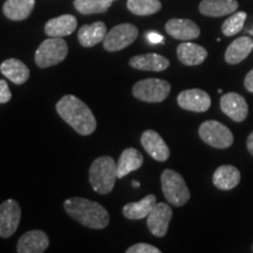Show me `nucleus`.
Here are the masks:
<instances>
[{
    "mask_svg": "<svg viewBox=\"0 0 253 253\" xmlns=\"http://www.w3.org/2000/svg\"><path fill=\"white\" fill-rule=\"evenodd\" d=\"M126 253H161V250L156 246L147 244V243H138L126 249Z\"/></svg>",
    "mask_w": 253,
    "mask_h": 253,
    "instance_id": "nucleus-30",
    "label": "nucleus"
},
{
    "mask_svg": "<svg viewBox=\"0 0 253 253\" xmlns=\"http://www.w3.org/2000/svg\"><path fill=\"white\" fill-rule=\"evenodd\" d=\"M166 31L173 39L182 41L195 40L201 34L199 27L189 19H170L166 24Z\"/></svg>",
    "mask_w": 253,
    "mask_h": 253,
    "instance_id": "nucleus-15",
    "label": "nucleus"
},
{
    "mask_svg": "<svg viewBox=\"0 0 253 253\" xmlns=\"http://www.w3.org/2000/svg\"><path fill=\"white\" fill-rule=\"evenodd\" d=\"M138 37V30L132 24H121L113 27L103 40L104 49L108 52H119L130 46Z\"/></svg>",
    "mask_w": 253,
    "mask_h": 253,
    "instance_id": "nucleus-8",
    "label": "nucleus"
},
{
    "mask_svg": "<svg viewBox=\"0 0 253 253\" xmlns=\"http://www.w3.org/2000/svg\"><path fill=\"white\" fill-rule=\"evenodd\" d=\"M220 109L235 122L245 121L249 114V106L246 100L242 95L233 93V91H230L221 96Z\"/></svg>",
    "mask_w": 253,
    "mask_h": 253,
    "instance_id": "nucleus-12",
    "label": "nucleus"
},
{
    "mask_svg": "<svg viewBox=\"0 0 253 253\" xmlns=\"http://www.w3.org/2000/svg\"><path fill=\"white\" fill-rule=\"evenodd\" d=\"M106 36L107 26L102 21H96L91 25H84L78 33L79 42L81 43V46L87 47V48L103 42Z\"/></svg>",
    "mask_w": 253,
    "mask_h": 253,
    "instance_id": "nucleus-20",
    "label": "nucleus"
},
{
    "mask_svg": "<svg viewBox=\"0 0 253 253\" xmlns=\"http://www.w3.org/2000/svg\"><path fill=\"white\" fill-rule=\"evenodd\" d=\"M237 0H202L199 4V12L207 17H224L232 14L238 9Z\"/></svg>",
    "mask_w": 253,
    "mask_h": 253,
    "instance_id": "nucleus-18",
    "label": "nucleus"
},
{
    "mask_svg": "<svg viewBox=\"0 0 253 253\" xmlns=\"http://www.w3.org/2000/svg\"><path fill=\"white\" fill-rule=\"evenodd\" d=\"M21 218V208L17 201L7 199L0 204V237L9 238L17 231Z\"/></svg>",
    "mask_w": 253,
    "mask_h": 253,
    "instance_id": "nucleus-9",
    "label": "nucleus"
},
{
    "mask_svg": "<svg viewBox=\"0 0 253 253\" xmlns=\"http://www.w3.org/2000/svg\"><path fill=\"white\" fill-rule=\"evenodd\" d=\"M245 88L249 91L253 93V68L248 73V75L245 77V81H244Z\"/></svg>",
    "mask_w": 253,
    "mask_h": 253,
    "instance_id": "nucleus-33",
    "label": "nucleus"
},
{
    "mask_svg": "<svg viewBox=\"0 0 253 253\" xmlns=\"http://www.w3.org/2000/svg\"><path fill=\"white\" fill-rule=\"evenodd\" d=\"M147 38L151 43H162L164 40V38L161 34H158L157 32H149L147 34Z\"/></svg>",
    "mask_w": 253,
    "mask_h": 253,
    "instance_id": "nucleus-32",
    "label": "nucleus"
},
{
    "mask_svg": "<svg viewBox=\"0 0 253 253\" xmlns=\"http://www.w3.org/2000/svg\"><path fill=\"white\" fill-rule=\"evenodd\" d=\"M141 144L144 150L158 162H166L170 157V149L162 136L155 130L148 129L141 136Z\"/></svg>",
    "mask_w": 253,
    "mask_h": 253,
    "instance_id": "nucleus-13",
    "label": "nucleus"
},
{
    "mask_svg": "<svg viewBox=\"0 0 253 253\" xmlns=\"http://www.w3.org/2000/svg\"><path fill=\"white\" fill-rule=\"evenodd\" d=\"M78 20L74 15L63 14L58 18H53L45 25V33L49 38H63L71 36L77 30Z\"/></svg>",
    "mask_w": 253,
    "mask_h": 253,
    "instance_id": "nucleus-16",
    "label": "nucleus"
},
{
    "mask_svg": "<svg viewBox=\"0 0 253 253\" xmlns=\"http://www.w3.org/2000/svg\"><path fill=\"white\" fill-rule=\"evenodd\" d=\"M143 162V156L135 148H128L123 150L118 162V178H123L128 173L140 169Z\"/></svg>",
    "mask_w": 253,
    "mask_h": 253,
    "instance_id": "nucleus-26",
    "label": "nucleus"
},
{
    "mask_svg": "<svg viewBox=\"0 0 253 253\" xmlns=\"http://www.w3.org/2000/svg\"><path fill=\"white\" fill-rule=\"evenodd\" d=\"M126 7L132 14L151 15L162 8V2L160 0H128Z\"/></svg>",
    "mask_w": 253,
    "mask_h": 253,
    "instance_id": "nucleus-28",
    "label": "nucleus"
},
{
    "mask_svg": "<svg viewBox=\"0 0 253 253\" xmlns=\"http://www.w3.org/2000/svg\"><path fill=\"white\" fill-rule=\"evenodd\" d=\"M246 145H248V150L249 153L252 155L253 156V131L251 132V134L249 135L248 137V142H246Z\"/></svg>",
    "mask_w": 253,
    "mask_h": 253,
    "instance_id": "nucleus-34",
    "label": "nucleus"
},
{
    "mask_svg": "<svg viewBox=\"0 0 253 253\" xmlns=\"http://www.w3.org/2000/svg\"><path fill=\"white\" fill-rule=\"evenodd\" d=\"M118 179V163L109 156H101L91 163L89 183L95 191L107 195L113 191Z\"/></svg>",
    "mask_w": 253,
    "mask_h": 253,
    "instance_id": "nucleus-3",
    "label": "nucleus"
},
{
    "mask_svg": "<svg viewBox=\"0 0 253 253\" xmlns=\"http://www.w3.org/2000/svg\"><path fill=\"white\" fill-rule=\"evenodd\" d=\"M162 191L168 203L179 208L185 205L190 199V191L181 173L166 169L161 176Z\"/></svg>",
    "mask_w": 253,
    "mask_h": 253,
    "instance_id": "nucleus-4",
    "label": "nucleus"
},
{
    "mask_svg": "<svg viewBox=\"0 0 253 253\" xmlns=\"http://www.w3.org/2000/svg\"><path fill=\"white\" fill-rule=\"evenodd\" d=\"M253 49V40L249 37H240L231 42L225 52V61L229 65H237L250 55Z\"/></svg>",
    "mask_w": 253,
    "mask_h": 253,
    "instance_id": "nucleus-23",
    "label": "nucleus"
},
{
    "mask_svg": "<svg viewBox=\"0 0 253 253\" xmlns=\"http://www.w3.org/2000/svg\"><path fill=\"white\" fill-rule=\"evenodd\" d=\"M171 218L172 210L169 205L166 203H156L147 217V225L151 235L158 238L166 236Z\"/></svg>",
    "mask_w": 253,
    "mask_h": 253,
    "instance_id": "nucleus-10",
    "label": "nucleus"
},
{
    "mask_svg": "<svg viewBox=\"0 0 253 253\" xmlns=\"http://www.w3.org/2000/svg\"><path fill=\"white\" fill-rule=\"evenodd\" d=\"M68 54V46L62 38H49L38 47L34 60L39 68H48L58 65Z\"/></svg>",
    "mask_w": 253,
    "mask_h": 253,
    "instance_id": "nucleus-5",
    "label": "nucleus"
},
{
    "mask_svg": "<svg viewBox=\"0 0 253 253\" xmlns=\"http://www.w3.org/2000/svg\"><path fill=\"white\" fill-rule=\"evenodd\" d=\"M156 196L155 195H148L145 196L143 199L138 202H134V203H128L125 205L122 212L123 216L130 220H138L147 218L153 208L156 205Z\"/></svg>",
    "mask_w": 253,
    "mask_h": 253,
    "instance_id": "nucleus-25",
    "label": "nucleus"
},
{
    "mask_svg": "<svg viewBox=\"0 0 253 253\" xmlns=\"http://www.w3.org/2000/svg\"><path fill=\"white\" fill-rule=\"evenodd\" d=\"M12 99V93L9 90L7 82L0 80V103H7Z\"/></svg>",
    "mask_w": 253,
    "mask_h": 253,
    "instance_id": "nucleus-31",
    "label": "nucleus"
},
{
    "mask_svg": "<svg viewBox=\"0 0 253 253\" xmlns=\"http://www.w3.org/2000/svg\"><path fill=\"white\" fill-rule=\"evenodd\" d=\"M112 1H116V0H112Z\"/></svg>",
    "mask_w": 253,
    "mask_h": 253,
    "instance_id": "nucleus-36",
    "label": "nucleus"
},
{
    "mask_svg": "<svg viewBox=\"0 0 253 253\" xmlns=\"http://www.w3.org/2000/svg\"><path fill=\"white\" fill-rule=\"evenodd\" d=\"M34 6L36 0H6L2 12L9 20L21 21L30 17Z\"/></svg>",
    "mask_w": 253,
    "mask_h": 253,
    "instance_id": "nucleus-24",
    "label": "nucleus"
},
{
    "mask_svg": "<svg viewBox=\"0 0 253 253\" xmlns=\"http://www.w3.org/2000/svg\"><path fill=\"white\" fill-rule=\"evenodd\" d=\"M246 17L248 14L245 12H236L231 17H229L221 25V32L224 36L226 37H233L244 27Z\"/></svg>",
    "mask_w": 253,
    "mask_h": 253,
    "instance_id": "nucleus-29",
    "label": "nucleus"
},
{
    "mask_svg": "<svg viewBox=\"0 0 253 253\" xmlns=\"http://www.w3.org/2000/svg\"><path fill=\"white\" fill-rule=\"evenodd\" d=\"M177 58L185 66H198L208 58V50L194 42H182L177 47Z\"/></svg>",
    "mask_w": 253,
    "mask_h": 253,
    "instance_id": "nucleus-19",
    "label": "nucleus"
},
{
    "mask_svg": "<svg viewBox=\"0 0 253 253\" xmlns=\"http://www.w3.org/2000/svg\"><path fill=\"white\" fill-rule=\"evenodd\" d=\"M170 61L163 55L156 54V53H149V54H141L132 56L129 60V66L137 71L147 72H162L169 67Z\"/></svg>",
    "mask_w": 253,
    "mask_h": 253,
    "instance_id": "nucleus-17",
    "label": "nucleus"
},
{
    "mask_svg": "<svg viewBox=\"0 0 253 253\" xmlns=\"http://www.w3.org/2000/svg\"><path fill=\"white\" fill-rule=\"evenodd\" d=\"M0 72L6 79L15 84H23L30 78V69L18 59H7L0 65Z\"/></svg>",
    "mask_w": 253,
    "mask_h": 253,
    "instance_id": "nucleus-22",
    "label": "nucleus"
},
{
    "mask_svg": "<svg viewBox=\"0 0 253 253\" xmlns=\"http://www.w3.org/2000/svg\"><path fill=\"white\" fill-rule=\"evenodd\" d=\"M240 171L233 166H220L213 173L212 182L217 189L227 191L235 189L240 183Z\"/></svg>",
    "mask_w": 253,
    "mask_h": 253,
    "instance_id": "nucleus-21",
    "label": "nucleus"
},
{
    "mask_svg": "<svg viewBox=\"0 0 253 253\" xmlns=\"http://www.w3.org/2000/svg\"><path fill=\"white\" fill-rule=\"evenodd\" d=\"M132 186H134V188H140V183L136 182V181H132Z\"/></svg>",
    "mask_w": 253,
    "mask_h": 253,
    "instance_id": "nucleus-35",
    "label": "nucleus"
},
{
    "mask_svg": "<svg viewBox=\"0 0 253 253\" xmlns=\"http://www.w3.org/2000/svg\"><path fill=\"white\" fill-rule=\"evenodd\" d=\"M49 245V238L43 231L32 230L19 239L17 245L18 253H43Z\"/></svg>",
    "mask_w": 253,
    "mask_h": 253,
    "instance_id": "nucleus-14",
    "label": "nucleus"
},
{
    "mask_svg": "<svg viewBox=\"0 0 253 253\" xmlns=\"http://www.w3.org/2000/svg\"><path fill=\"white\" fill-rule=\"evenodd\" d=\"M198 134L203 142L216 149H226L233 144L235 140L232 131L223 123L214 120H209L202 123Z\"/></svg>",
    "mask_w": 253,
    "mask_h": 253,
    "instance_id": "nucleus-7",
    "label": "nucleus"
},
{
    "mask_svg": "<svg viewBox=\"0 0 253 253\" xmlns=\"http://www.w3.org/2000/svg\"><path fill=\"white\" fill-rule=\"evenodd\" d=\"M66 212L81 225L94 230H101L108 226L110 217L108 211L97 202L81 197H72L66 199Z\"/></svg>",
    "mask_w": 253,
    "mask_h": 253,
    "instance_id": "nucleus-2",
    "label": "nucleus"
},
{
    "mask_svg": "<svg viewBox=\"0 0 253 253\" xmlns=\"http://www.w3.org/2000/svg\"><path fill=\"white\" fill-rule=\"evenodd\" d=\"M112 4V0H74V7L81 14L104 13Z\"/></svg>",
    "mask_w": 253,
    "mask_h": 253,
    "instance_id": "nucleus-27",
    "label": "nucleus"
},
{
    "mask_svg": "<svg viewBox=\"0 0 253 253\" xmlns=\"http://www.w3.org/2000/svg\"><path fill=\"white\" fill-rule=\"evenodd\" d=\"M56 112L78 134L88 136L96 129V119L84 101L74 95H65L56 103Z\"/></svg>",
    "mask_w": 253,
    "mask_h": 253,
    "instance_id": "nucleus-1",
    "label": "nucleus"
},
{
    "mask_svg": "<svg viewBox=\"0 0 253 253\" xmlns=\"http://www.w3.org/2000/svg\"><path fill=\"white\" fill-rule=\"evenodd\" d=\"M177 103L182 109L195 113H204L211 107V97L204 90L194 89L183 90L177 96Z\"/></svg>",
    "mask_w": 253,
    "mask_h": 253,
    "instance_id": "nucleus-11",
    "label": "nucleus"
},
{
    "mask_svg": "<svg viewBox=\"0 0 253 253\" xmlns=\"http://www.w3.org/2000/svg\"><path fill=\"white\" fill-rule=\"evenodd\" d=\"M171 86L162 79H145L138 81L132 87V95L135 99L143 102L157 103L162 102L170 94Z\"/></svg>",
    "mask_w": 253,
    "mask_h": 253,
    "instance_id": "nucleus-6",
    "label": "nucleus"
}]
</instances>
